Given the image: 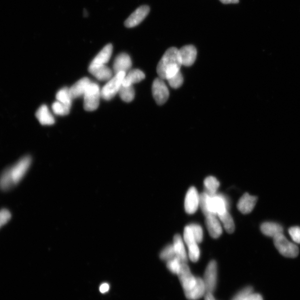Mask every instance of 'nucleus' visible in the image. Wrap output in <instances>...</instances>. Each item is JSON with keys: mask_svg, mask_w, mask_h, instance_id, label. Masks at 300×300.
<instances>
[{"mask_svg": "<svg viewBox=\"0 0 300 300\" xmlns=\"http://www.w3.org/2000/svg\"><path fill=\"white\" fill-rule=\"evenodd\" d=\"M32 158L29 156L20 159L13 166L6 169L0 176V189L8 191L20 182L27 173L32 164Z\"/></svg>", "mask_w": 300, "mask_h": 300, "instance_id": "f257e3e1", "label": "nucleus"}, {"mask_svg": "<svg viewBox=\"0 0 300 300\" xmlns=\"http://www.w3.org/2000/svg\"><path fill=\"white\" fill-rule=\"evenodd\" d=\"M182 66L179 50L176 47L168 49L162 56L157 66L159 78L168 80L178 72Z\"/></svg>", "mask_w": 300, "mask_h": 300, "instance_id": "f03ea898", "label": "nucleus"}, {"mask_svg": "<svg viewBox=\"0 0 300 300\" xmlns=\"http://www.w3.org/2000/svg\"><path fill=\"white\" fill-rule=\"evenodd\" d=\"M101 97L100 86L95 82H91L83 95V108L87 111H93L99 106Z\"/></svg>", "mask_w": 300, "mask_h": 300, "instance_id": "7ed1b4c3", "label": "nucleus"}, {"mask_svg": "<svg viewBox=\"0 0 300 300\" xmlns=\"http://www.w3.org/2000/svg\"><path fill=\"white\" fill-rule=\"evenodd\" d=\"M126 73L121 72L113 76L101 89V97L105 100H110L118 94Z\"/></svg>", "mask_w": 300, "mask_h": 300, "instance_id": "20e7f679", "label": "nucleus"}, {"mask_svg": "<svg viewBox=\"0 0 300 300\" xmlns=\"http://www.w3.org/2000/svg\"><path fill=\"white\" fill-rule=\"evenodd\" d=\"M273 242L277 250L284 256L294 258L298 256V247L288 241L283 234H279L273 237Z\"/></svg>", "mask_w": 300, "mask_h": 300, "instance_id": "39448f33", "label": "nucleus"}, {"mask_svg": "<svg viewBox=\"0 0 300 300\" xmlns=\"http://www.w3.org/2000/svg\"><path fill=\"white\" fill-rule=\"evenodd\" d=\"M203 280L206 292L213 293L218 282V265L215 261H211L208 264Z\"/></svg>", "mask_w": 300, "mask_h": 300, "instance_id": "423d86ee", "label": "nucleus"}, {"mask_svg": "<svg viewBox=\"0 0 300 300\" xmlns=\"http://www.w3.org/2000/svg\"><path fill=\"white\" fill-rule=\"evenodd\" d=\"M152 93L155 100L158 105H163L168 101L169 91L164 79L157 78L155 79L152 86Z\"/></svg>", "mask_w": 300, "mask_h": 300, "instance_id": "0eeeda50", "label": "nucleus"}, {"mask_svg": "<svg viewBox=\"0 0 300 300\" xmlns=\"http://www.w3.org/2000/svg\"><path fill=\"white\" fill-rule=\"evenodd\" d=\"M184 240L189 249V256L193 263L199 260L200 252L197 243L193 236L190 227L186 226L184 229Z\"/></svg>", "mask_w": 300, "mask_h": 300, "instance_id": "6e6552de", "label": "nucleus"}, {"mask_svg": "<svg viewBox=\"0 0 300 300\" xmlns=\"http://www.w3.org/2000/svg\"><path fill=\"white\" fill-rule=\"evenodd\" d=\"M178 276L185 291L191 290L195 285L196 278L192 275L187 263H182Z\"/></svg>", "mask_w": 300, "mask_h": 300, "instance_id": "1a4fd4ad", "label": "nucleus"}, {"mask_svg": "<svg viewBox=\"0 0 300 300\" xmlns=\"http://www.w3.org/2000/svg\"><path fill=\"white\" fill-rule=\"evenodd\" d=\"M149 12L150 7L148 6L139 7L125 21V26L128 28L136 27L146 18Z\"/></svg>", "mask_w": 300, "mask_h": 300, "instance_id": "9d476101", "label": "nucleus"}, {"mask_svg": "<svg viewBox=\"0 0 300 300\" xmlns=\"http://www.w3.org/2000/svg\"><path fill=\"white\" fill-rule=\"evenodd\" d=\"M200 204V196L195 187L189 189L185 200V209L189 214H194Z\"/></svg>", "mask_w": 300, "mask_h": 300, "instance_id": "9b49d317", "label": "nucleus"}, {"mask_svg": "<svg viewBox=\"0 0 300 300\" xmlns=\"http://www.w3.org/2000/svg\"><path fill=\"white\" fill-rule=\"evenodd\" d=\"M178 50L182 65L189 67L194 63L197 58V50L193 46H185Z\"/></svg>", "mask_w": 300, "mask_h": 300, "instance_id": "f8f14e48", "label": "nucleus"}, {"mask_svg": "<svg viewBox=\"0 0 300 300\" xmlns=\"http://www.w3.org/2000/svg\"><path fill=\"white\" fill-rule=\"evenodd\" d=\"M89 73L94 76L98 80L109 81L112 78V71L106 65H98L90 63L89 67Z\"/></svg>", "mask_w": 300, "mask_h": 300, "instance_id": "ddd939ff", "label": "nucleus"}, {"mask_svg": "<svg viewBox=\"0 0 300 300\" xmlns=\"http://www.w3.org/2000/svg\"><path fill=\"white\" fill-rule=\"evenodd\" d=\"M132 66L130 57L127 54L122 53L117 56L114 61L113 70L115 74L124 72L127 73Z\"/></svg>", "mask_w": 300, "mask_h": 300, "instance_id": "4468645a", "label": "nucleus"}, {"mask_svg": "<svg viewBox=\"0 0 300 300\" xmlns=\"http://www.w3.org/2000/svg\"><path fill=\"white\" fill-rule=\"evenodd\" d=\"M257 200V197L245 193L238 201L237 204L238 210L244 214H250L255 207Z\"/></svg>", "mask_w": 300, "mask_h": 300, "instance_id": "2eb2a0df", "label": "nucleus"}, {"mask_svg": "<svg viewBox=\"0 0 300 300\" xmlns=\"http://www.w3.org/2000/svg\"><path fill=\"white\" fill-rule=\"evenodd\" d=\"M92 82L89 78H83L69 88L71 98L73 100L83 96L90 83Z\"/></svg>", "mask_w": 300, "mask_h": 300, "instance_id": "dca6fc26", "label": "nucleus"}, {"mask_svg": "<svg viewBox=\"0 0 300 300\" xmlns=\"http://www.w3.org/2000/svg\"><path fill=\"white\" fill-rule=\"evenodd\" d=\"M206 293V287L203 279L196 278L195 285L191 290L185 291L186 297L189 300H196Z\"/></svg>", "mask_w": 300, "mask_h": 300, "instance_id": "f3484780", "label": "nucleus"}, {"mask_svg": "<svg viewBox=\"0 0 300 300\" xmlns=\"http://www.w3.org/2000/svg\"><path fill=\"white\" fill-rule=\"evenodd\" d=\"M206 224L208 232L212 237L217 238L221 236L222 233V229L216 216L211 215L206 216Z\"/></svg>", "mask_w": 300, "mask_h": 300, "instance_id": "a211bd4d", "label": "nucleus"}, {"mask_svg": "<svg viewBox=\"0 0 300 300\" xmlns=\"http://www.w3.org/2000/svg\"><path fill=\"white\" fill-rule=\"evenodd\" d=\"M36 117L40 123L43 125H52L55 122L54 117L52 115L47 106L45 105H42L37 110Z\"/></svg>", "mask_w": 300, "mask_h": 300, "instance_id": "6ab92c4d", "label": "nucleus"}, {"mask_svg": "<svg viewBox=\"0 0 300 300\" xmlns=\"http://www.w3.org/2000/svg\"><path fill=\"white\" fill-rule=\"evenodd\" d=\"M112 51V45L108 44L102 49V50L98 53L91 63L98 64V65H105L111 58Z\"/></svg>", "mask_w": 300, "mask_h": 300, "instance_id": "aec40b11", "label": "nucleus"}, {"mask_svg": "<svg viewBox=\"0 0 300 300\" xmlns=\"http://www.w3.org/2000/svg\"><path fill=\"white\" fill-rule=\"evenodd\" d=\"M145 78V75L139 69L130 70L126 73L123 81V85L131 86L134 83L140 82Z\"/></svg>", "mask_w": 300, "mask_h": 300, "instance_id": "412c9836", "label": "nucleus"}, {"mask_svg": "<svg viewBox=\"0 0 300 300\" xmlns=\"http://www.w3.org/2000/svg\"><path fill=\"white\" fill-rule=\"evenodd\" d=\"M261 232L266 236L274 237L280 234H283V228L278 223L267 222L262 224L261 226Z\"/></svg>", "mask_w": 300, "mask_h": 300, "instance_id": "4be33fe9", "label": "nucleus"}, {"mask_svg": "<svg viewBox=\"0 0 300 300\" xmlns=\"http://www.w3.org/2000/svg\"><path fill=\"white\" fill-rule=\"evenodd\" d=\"M174 247L176 256L182 263H187L188 257L185 249L183 241L179 235H176L174 237Z\"/></svg>", "mask_w": 300, "mask_h": 300, "instance_id": "5701e85b", "label": "nucleus"}, {"mask_svg": "<svg viewBox=\"0 0 300 300\" xmlns=\"http://www.w3.org/2000/svg\"><path fill=\"white\" fill-rule=\"evenodd\" d=\"M204 185L206 191L208 195H214L216 193L220 187V182L217 178L213 176H208L205 178Z\"/></svg>", "mask_w": 300, "mask_h": 300, "instance_id": "b1692460", "label": "nucleus"}, {"mask_svg": "<svg viewBox=\"0 0 300 300\" xmlns=\"http://www.w3.org/2000/svg\"><path fill=\"white\" fill-rule=\"evenodd\" d=\"M56 97L57 101L68 106V107L71 108L73 98H71L70 95L69 89L67 87H63V88L60 89L57 93Z\"/></svg>", "mask_w": 300, "mask_h": 300, "instance_id": "393cba45", "label": "nucleus"}, {"mask_svg": "<svg viewBox=\"0 0 300 300\" xmlns=\"http://www.w3.org/2000/svg\"><path fill=\"white\" fill-rule=\"evenodd\" d=\"M218 216L220 220H221L227 233L229 234L234 233L235 231V223L232 216H231L229 212L227 211L225 213Z\"/></svg>", "mask_w": 300, "mask_h": 300, "instance_id": "a878e982", "label": "nucleus"}, {"mask_svg": "<svg viewBox=\"0 0 300 300\" xmlns=\"http://www.w3.org/2000/svg\"><path fill=\"white\" fill-rule=\"evenodd\" d=\"M118 94L121 99L126 102H131L134 99L135 95V90L133 86H125L122 85Z\"/></svg>", "mask_w": 300, "mask_h": 300, "instance_id": "bb28decb", "label": "nucleus"}, {"mask_svg": "<svg viewBox=\"0 0 300 300\" xmlns=\"http://www.w3.org/2000/svg\"><path fill=\"white\" fill-rule=\"evenodd\" d=\"M71 108L61 103L60 102L57 101L52 105L53 112L57 115L64 116L68 115L70 111Z\"/></svg>", "mask_w": 300, "mask_h": 300, "instance_id": "cd10ccee", "label": "nucleus"}, {"mask_svg": "<svg viewBox=\"0 0 300 300\" xmlns=\"http://www.w3.org/2000/svg\"><path fill=\"white\" fill-rule=\"evenodd\" d=\"M159 256H160L161 260L166 261L172 260L174 259V257H176L174 245H169L167 246L166 248L162 251Z\"/></svg>", "mask_w": 300, "mask_h": 300, "instance_id": "c85d7f7f", "label": "nucleus"}, {"mask_svg": "<svg viewBox=\"0 0 300 300\" xmlns=\"http://www.w3.org/2000/svg\"><path fill=\"white\" fill-rule=\"evenodd\" d=\"M182 262L177 257L167 261V268L174 274H178L181 267Z\"/></svg>", "mask_w": 300, "mask_h": 300, "instance_id": "c756f323", "label": "nucleus"}, {"mask_svg": "<svg viewBox=\"0 0 300 300\" xmlns=\"http://www.w3.org/2000/svg\"><path fill=\"white\" fill-rule=\"evenodd\" d=\"M168 81L171 87L173 89H178L180 87L184 82V78L181 72L179 71L172 78L168 79Z\"/></svg>", "mask_w": 300, "mask_h": 300, "instance_id": "7c9ffc66", "label": "nucleus"}, {"mask_svg": "<svg viewBox=\"0 0 300 300\" xmlns=\"http://www.w3.org/2000/svg\"><path fill=\"white\" fill-rule=\"evenodd\" d=\"M190 227L193 236L197 243L202 242L203 238V231L202 228L196 223H192L189 225Z\"/></svg>", "mask_w": 300, "mask_h": 300, "instance_id": "2f4dec72", "label": "nucleus"}, {"mask_svg": "<svg viewBox=\"0 0 300 300\" xmlns=\"http://www.w3.org/2000/svg\"><path fill=\"white\" fill-rule=\"evenodd\" d=\"M253 288L252 287H246L239 291L237 295H235L231 300H244L247 296L253 293Z\"/></svg>", "mask_w": 300, "mask_h": 300, "instance_id": "473e14b6", "label": "nucleus"}, {"mask_svg": "<svg viewBox=\"0 0 300 300\" xmlns=\"http://www.w3.org/2000/svg\"><path fill=\"white\" fill-rule=\"evenodd\" d=\"M12 217L11 212L7 209H2L0 211V227L5 225Z\"/></svg>", "mask_w": 300, "mask_h": 300, "instance_id": "72a5a7b5", "label": "nucleus"}, {"mask_svg": "<svg viewBox=\"0 0 300 300\" xmlns=\"http://www.w3.org/2000/svg\"><path fill=\"white\" fill-rule=\"evenodd\" d=\"M292 240L297 244H300V227L298 226L292 227L288 230Z\"/></svg>", "mask_w": 300, "mask_h": 300, "instance_id": "f704fd0d", "label": "nucleus"}, {"mask_svg": "<svg viewBox=\"0 0 300 300\" xmlns=\"http://www.w3.org/2000/svg\"><path fill=\"white\" fill-rule=\"evenodd\" d=\"M244 300H264L262 296L259 294L253 293L250 294Z\"/></svg>", "mask_w": 300, "mask_h": 300, "instance_id": "c9c22d12", "label": "nucleus"}, {"mask_svg": "<svg viewBox=\"0 0 300 300\" xmlns=\"http://www.w3.org/2000/svg\"><path fill=\"white\" fill-rule=\"evenodd\" d=\"M110 289L109 284L107 283H104L100 287V291L102 294L106 293Z\"/></svg>", "mask_w": 300, "mask_h": 300, "instance_id": "e433bc0d", "label": "nucleus"}, {"mask_svg": "<svg viewBox=\"0 0 300 300\" xmlns=\"http://www.w3.org/2000/svg\"><path fill=\"white\" fill-rule=\"evenodd\" d=\"M205 300H216L213 295L210 292H206L205 296Z\"/></svg>", "mask_w": 300, "mask_h": 300, "instance_id": "4c0bfd02", "label": "nucleus"}, {"mask_svg": "<svg viewBox=\"0 0 300 300\" xmlns=\"http://www.w3.org/2000/svg\"><path fill=\"white\" fill-rule=\"evenodd\" d=\"M223 3L225 4H229V3H237L239 2V0H220Z\"/></svg>", "mask_w": 300, "mask_h": 300, "instance_id": "58836bf2", "label": "nucleus"}]
</instances>
